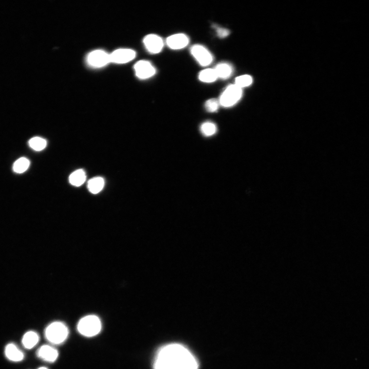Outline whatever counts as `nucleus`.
Masks as SVG:
<instances>
[{"mask_svg":"<svg viewBox=\"0 0 369 369\" xmlns=\"http://www.w3.org/2000/svg\"><path fill=\"white\" fill-rule=\"evenodd\" d=\"M197 359L185 347L171 344L162 348L155 358L154 369H198Z\"/></svg>","mask_w":369,"mask_h":369,"instance_id":"1","label":"nucleus"},{"mask_svg":"<svg viewBox=\"0 0 369 369\" xmlns=\"http://www.w3.org/2000/svg\"><path fill=\"white\" fill-rule=\"evenodd\" d=\"M102 328L101 322L98 317L89 315L82 318L77 330L80 334L86 337H92L98 334Z\"/></svg>","mask_w":369,"mask_h":369,"instance_id":"2","label":"nucleus"},{"mask_svg":"<svg viewBox=\"0 0 369 369\" xmlns=\"http://www.w3.org/2000/svg\"><path fill=\"white\" fill-rule=\"evenodd\" d=\"M69 335V330L61 322H54L48 326L45 330V336L50 343L60 344L63 343Z\"/></svg>","mask_w":369,"mask_h":369,"instance_id":"3","label":"nucleus"},{"mask_svg":"<svg viewBox=\"0 0 369 369\" xmlns=\"http://www.w3.org/2000/svg\"><path fill=\"white\" fill-rule=\"evenodd\" d=\"M242 93L241 89L236 84L228 86L220 96V105L224 108L235 105L241 99Z\"/></svg>","mask_w":369,"mask_h":369,"instance_id":"4","label":"nucleus"},{"mask_svg":"<svg viewBox=\"0 0 369 369\" xmlns=\"http://www.w3.org/2000/svg\"><path fill=\"white\" fill-rule=\"evenodd\" d=\"M190 53L198 63L202 66L210 65L213 60V56L207 48L202 45L196 44L190 48Z\"/></svg>","mask_w":369,"mask_h":369,"instance_id":"5","label":"nucleus"},{"mask_svg":"<svg viewBox=\"0 0 369 369\" xmlns=\"http://www.w3.org/2000/svg\"><path fill=\"white\" fill-rule=\"evenodd\" d=\"M136 76L142 80L150 78L156 73V70L149 61L141 60L136 63L134 66Z\"/></svg>","mask_w":369,"mask_h":369,"instance_id":"6","label":"nucleus"},{"mask_svg":"<svg viewBox=\"0 0 369 369\" xmlns=\"http://www.w3.org/2000/svg\"><path fill=\"white\" fill-rule=\"evenodd\" d=\"M143 43L146 49L152 54L161 53L164 46L162 38L155 34H149L146 36L144 38Z\"/></svg>","mask_w":369,"mask_h":369,"instance_id":"7","label":"nucleus"},{"mask_svg":"<svg viewBox=\"0 0 369 369\" xmlns=\"http://www.w3.org/2000/svg\"><path fill=\"white\" fill-rule=\"evenodd\" d=\"M110 62V55L101 50L94 51L87 56V63L93 67H102Z\"/></svg>","mask_w":369,"mask_h":369,"instance_id":"8","label":"nucleus"},{"mask_svg":"<svg viewBox=\"0 0 369 369\" xmlns=\"http://www.w3.org/2000/svg\"><path fill=\"white\" fill-rule=\"evenodd\" d=\"M136 53L130 49H119L110 55L111 62L116 64H125L133 60Z\"/></svg>","mask_w":369,"mask_h":369,"instance_id":"9","label":"nucleus"},{"mask_svg":"<svg viewBox=\"0 0 369 369\" xmlns=\"http://www.w3.org/2000/svg\"><path fill=\"white\" fill-rule=\"evenodd\" d=\"M189 43V38L185 34H177L167 37L166 44L171 50H179L186 47Z\"/></svg>","mask_w":369,"mask_h":369,"instance_id":"10","label":"nucleus"},{"mask_svg":"<svg viewBox=\"0 0 369 369\" xmlns=\"http://www.w3.org/2000/svg\"><path fill=\"white\" fill-rule=\"evenodd\" d=\"M37 356L44 361L54 363L58 357V352L55 348L44 345L38 349Z\"/></svg>","mask_w":369,"mask_h":369,"instance_id":"11","label":"nucleus"},{"mask_svg":"<svg viewBox=\"0 0 369 369\" xmlns=\"http://www.w3.org/2000/svg\"><path fill=\"white\" fill-rule=\"evenodd\" d=\"M5 355L9 360L20 362L24 358V354L14 344L8 345L5 348Z\"/></svg>","mask_w":369,"mask_h":369,"instance_id":"12","label":"nucleus"},{"mask_svg":"<svg viewBox=\"0 0 369 369\" xmlns=\"http://www.w3.org/2000/svg\"><path fill=\"white\" fill-rule=\"evenodd\" d=\"M218 78L226 79L231 76L233 73L232 66L227 63L222 62L217 64L214 69Z\"/></svg>","mask_w":369,"mask_h":369,"instance_id":"13","label":"nucleus"},{"mask_svg":"<svg viewBox=\"0 0 369 369\" xmlns=\"http://www.w3.org/2000/svg\"><path fill=\"white\" fill-rule=\"evenodd\" d=\"M86 176L83 169H79L74 171L69 178L70 183L75 187H80L85 182Z\"/></svg>","mask_w":369,"mask_h":369,"instance_id":"14","label":"nucleus"},{"mask_svg":"<svg viewBox=\"0 0 369 369\" xmlns=\"http://www.w3.org/2000/svg\"><path fill=\"white\" fill-rule=\"evenodd\" d=\"M218 79V77L214 69L203 70L199 74V79L203 83H213L215 82Z\"/></svg>","mask_w":369,"mask_h":369,"instance_id":"15","label":"nucleus"},{"mask_svg":"<svg viewBox=\"0 0 369 369\" xmlns=\"http://www.w3.org/2000/svg\"><path fill=\"white\" fill-rule=\"evenodd\" d=\"M105 182L101 177H95L90 180L88 183V188L92 194H98L103 189Z\"/></svg>","mask_w":369,"mask_h":369,"instance_id":"16","label":"nucleus"},{"mask_svg":"<svg viewBox=\"0 0 369 369\" xmlns=\"http://www.w3.org/2000/svg\"><path fill=\"white\" fill-rule=\"evenodd\" d=\"M39 337L35 332H27L23 336L22 343L23 346L28 349L34 348L38 343Z\"/></svg>","mask_w":369,"mask_h":369,"instance_id":"17","label":"nucleus"},{"mask_svg":"<svg viewBox=\"0 0 369 369\" xmlns=\"http://www.w3.org/2000/svg\"><path fill=\"white\" fill-rule=\"evenodd\" d=\"M30 161L25 158H21L17 160L14 164V171L18 173L26 171L30 167Z\"/></svg>","mask_w":369,"mask_h":369,"instance_id":"18","label":"nucleus"},{"mask_svg":"<svg viewBox=\"0 0 369 369\" xmlns=\"http://www.w3.org/2000/svg\"><path fill=\"white\" fill-rule=\"evenodd\" d=\"M202 133L206 137H210L217 132V127L215 123L207 122L203 123L201 126Z\"/></svg>","mask_w":369,"mask_h":369,"instance_id":"19","label":"nucleus"},{"mask_svg":"<svg viewBox=\"0 0 369 369\" xmlns=\"http://www.w3.org/2000/svg\"><path fill=\"white\" fill-rule=\"evenodd\" d=\"M29 145L34 150L40 151L46 148L47 142L42 138L35 137L29 141Z\"/></svg>","mask_w":369,"mask_h":369,"instance_id":"20","label":"nucleus"},{"mask_svg":"<svg viewBox=\"0 0 369 369\" xmlns=\"http://www.w3.org/2000/svg\"><path fill=\"white\" fill-rule=\"evenodd\" d=\"M235 82V84L242 89L250 86L252 83V79L249 75H243L237 77Z\"/></svg>","mask_w":369,"mask_h":369,"instance_id":"21","label":"nucleus"},{"mask_svg":"<svg viewBox=\"0 0 369 369\" xmlns=\"http://www.w3.org/2000/svg\"><path fill=\"white\" fill-rule=\"evenodd\" d=\"M220 105L219 100L216 99H211L206 102L205 107L207 111L213 113L218 111Z\"/></svg>","mask_w":369,"mask_h":369,"instance_id":"22","label":"nucleus"},{"mask_svg":"<svg viewBox=\"0 0 369 369\" xmlns=\"http://www.w3.org/2000/svg\"><path fill=\"white\" fill-rule=\"evenodd\" d=\"M216 31L218 36L221 37H226L230 34L229 31L227 29L221 27H217Z\"/></svg>","mask_w":369,"mask_h":369,"instance_id":"23","label":"nucleus"},{"mask_svg":"<svg viewBox=\"0 0 369 369\" xmlns=\"http://www.w3.org/2000/svg\"><path fill=\"white\" fill-rule=\"evenodd\" d=\"M38 369H48L45 367H41L40 368H38Z\"/></svg>","mask_w":369,"mask_h":369,"instance_id":"24","label":"nucleus"}]
</instances>
